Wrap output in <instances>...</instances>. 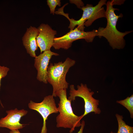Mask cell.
<instances>
[{
  "label": "cell",
  "mask_w": 133,
  "mask_h": 133,
  "mask_svg": "<svg viewBox=\"0 0 133 133\" xmlns=\"http://www.w3.org/2000/svg\"><path fill=\"white\" fill-rule=\"evenodd\" d=\"M106 5L105 18L107 20V25L104 28H99L97 30V36L100 38L102 36L105 38L113 49H122L125 45L124 36L133 31H126L124 32L119 31L116 28L117 22L118 18L122 17L123 15L122 14L119 15L116 14L115 11L118 9L113 7L114 5L112 1H107Z\"/></svg>",
  "instance_id": "obj_1"
},
{
  "label": "cell",
  "mask_w": 133,
  "mask_h": 133,
  "mask_svg": "<svg viewBox=\"0 0 133 133\" xmlns=\"http://www.w3.org/2000/svg\"><path fill=\"white\" fill-rule=\"evenodd\" d=\"M55 94L56 97H58L60 100L57 107L59 114L56 117V127L70 129V133H72L75 127L81 126L82 115L78 116L74 113L71 101L67 98L66 89L59 90Z\"/></svg>",
  "instance_id": "obj_2"
},
{
  "label": "cell",
  "mask_w": 133,
  "mask_h": 133,
  "mask_svg": "<svg viewBox=\"0 0 133 133\" xmlns=\"http://www.w3.org/2000/svg\"><path fill=\"white\" fill-rule=\"evenodd\" d=\"M106 0H101L97 4L93 6L91 4H87L85 6L82 7L81 9L83 11L81 17L78 20L70 18L68 14L65 13L64 12V8L59 9L56 12L57 15H62L66 17L69 21L70 24L68 28L70 30H73L76 26L77 28L81 31H84L85 28L91 26L96 20L102 17H105V11L102 7L104 5L106 4Z\"/></svg>",
  "instance_id": "obj_3"
},
{
  "label": "cell",
  "mask_w": 133,
  "mask_h": 133,
  "mask_svg": "<svg viewBox=\"0 0 133 133\" xmlns=\"http://www.w3.org/2000/svg\"><path fill=\"white\" fill-rule=\"evenodd\" d=\"M75 60L69 57L63 62L50 63L47 68V81L53 88L52 95L56 97L55 93L61 89H67L69 83L66 80V74L75 64Z\"/></svg>",
  "instance_id": "obj_4"
},
{
  "label": "cell",
  "mask_w": 133,
  "mask_h": 133,
  "mask_svg": "<svg viewBox=\"0 0 133 133\" xmlns=\"http://www.w3.org/2000/svg\"><path fill=\"white\" fill-rule=\"evenodd\" d=\"M77 88V89L76 90L73 85H70V96L68 99L71 101L75 100L76 97H81L83 99L84 111L82 115L83 117L92 112L96 114H100L101 111L98 107L100 101L93 97L94 92L91 91V89L88 88L85 84L81 83L80 85H78Z\"/></svg>",
  "instance_id": "obj_5"
},
{
  "label": "cell",
  "mask_w": 133,
  "mask_h": 133,
  "mask_svg": "<svg viewBox=\"0 0 133 133\" xmlns=\"http://www.w3.org/2000/svg\"><path fill=\"white\" fill-rule=\"evenodd\" d=\"M97 35V30L85 32L76 27L62 36L55 37L52 47L56 50L62 49L67 50L71 47L72 43L75 40L84 39L87 42H92Z\"/></svg>",
  "instance_id": "obj_6"
},
{
  "label": "cell",
  "mask_w": 133,
  "mask_h": 133,
  "mask_svg": "<svg viewBox=\"0 0 133 133\" xmlns=\"http://www.w3.org/2000/svg\"><path fill=\"white\" fill-rule=\"evenodd\" d=\"M54 97L49 95L45 97L40 103H36L30 100L28 104L29 108L37 111L43 119V126L40 133H47L46 121L50 114L58 113Z\"/></svg>",
  "instance_id": "obj_7"
},
{
  "label": "cell",
  "mask_w": 133,
  "mask_h": 133,
  "mask_svg": "<svg viewBox=\"0 0 133 133\" xmlns=\"http://www.w3.org/2000/svg\"><path fill=\"white\" fill-rule=\"evenodd\" d=\"M37 28L39 33L36 38V42L41 53L46 50H50L53 44L57 32L47 24L42 23Z\"/></svg>",
  "instance_id": "obj_8"
},
{
  "label": "cell",
  "mask_w": 133,
  "mask_h": 133,
  "mask_svg": "<svg viewBox=\"0 0 133 133\" xmlns=\"http://www.w3.org/2000/svg\"><path fill=\"white\" fill-rule=\"evenodd\" d=\"M59 55L57 53L48 50L35 58L34 65L37 71L36 78L38 80L45 84L48 83L47 70L50 60L53 56Z\"/></svg>",
  "instance_id": "obj_9"
},
{
  "label": "cell",
  "mask_w": 133,
  "mask_h": 133,
  "mask_svg": "<svg viewBox=\"0 0 133 133\" xmlns=\"http://www.w3.org/2000/svg\"><path fill=\"white\" fill-rule=\"evenodd\" d=\"M6 112L7 115L0 119V128H6L11 130L22 129L25 126V124L20 123V121L22 116L27 114V111L24 109L19 110L16 108Z\"/></svg>",
  "instance_id": "obj_10"
},
{
  "label": "cell",
  "mask_w": 133,
  "mask_h": 133,
  "mask_svg": "<svg viewBox=\"0 0 133 133\" xmlns=\"http://www.w3.org/2000/svg\"><path fill=\"white\" fill-rule=\"evenodd\" d=\"M39 33L37 28L30 26L27 29L22 37V43L27 52L30 56L35 58V51L38 49L36 38Z\"/></svg>",
  "instance_id": "obj_11"
},
{
  "label": "cell",
  "mask_w": 133,
  "mask_h": 133,
  "mask_svg": "<svg viewBox=\"0 0 133 133\" xmlns=\"http://www.w3.org/2000/svg\"><path fill=\"white\" fill-rule=\"evenodd\" d=\"M118 125V131L116 133H133V127L127 125L123 120L122 116L116 114ZM110 133H116L112 131Z\"/></svg>",
  "instance_id": "obj_12"
},
{
  "label": "cell",
  "mask_w": 133,
  "mask_h": 133,
  "mask_svg": "<svg viewBox=\"0 0 133 133\" xmlns=\"http://www.w3.org/2000/svg\"><path fill=\"white\" fill-rule=\"evenodd\" d=\"M116 103L120 104L125 107L129 111L130 117L133 118V95L127 97L125 99L120 100H117Z\"/></svg>",
  "instance_id": "obj_13"
},
{
  "label": "cell",
  "mask_w": 133,
  "mask_h": 133,
  "mask_svg": "<svg viewBox=\"0 0 133 133\" xmlns=\"http://www.w3.org/2000/svg\"><path fill=\"white\" fill-rule=\"evenodd\" d=\"M47 4L50 8V13L54 15L55 9L57 6H61V3L60 0H47Z\"/></svg>",
  "instance_id": "obj_14"
},
{
  "label": "cell",
  "mask_w": 133,
  "mask_h": 133,
  "mask_svg": "<svg viewBox=\"0 0 133 133\" xmlns=\"http://www.w3.org/2000/svg\"><path fill=\"white\" fill-rule=\"evenodd\" d=\"M9 70V68L7 67L1 66L0 65V89L1 85V79L5 77L7 75L8 71ZM0 102L2 106L0 100Z\"/></svg>",
  "instance_id": "obj_15"
},
{
  "label": "cell",
  "mask_w": 133,
  "mask_h": 133,
  "mask_svg": "<svg viewBox=\"0 0 133 133\" xmlns=\"http://www.w3.org/2000/svg\"><path fill=\"white\" fill-rule=\"evenodd\" d=\"M69 2L70 3L75 4L77 7L81 9L84 6V4L82 1L81 0H69Z\"/></svg>",
  "instance_id": "obj_16"
},
{
  "label": "cell",
  "mask_w": 133,
  "mask_h": 133,
  "mask_svg": "<svg viewBox=\"0 0 133 133\" xmlns=\"http://www.w3.org/2000/svg\"><path fill=\"white\" fill-rule=\"evenodd\" d=\"M124 0H112L113 5H121L124 3Z\"/></svg>",
  "instance_id": "obj_17"
},
{
  "label": "cell",
  "mask_w": 133,
  "mask_h": 133,
  "mask_svg": "<svg viewBox=\"0 0 133 133\" xmlns=\"http://www.w3.org/2000/svg\"><path fill=\"white\" fill-rule=\"evenodd\" d=\"M81 128L77 133H83V129L85 125V122L84 121V120H82L81 122Z\"/></svg>",
  "instance_id": "obj_18"
},
{
  "label": "cell",
  "mask_w": 133,
  "mask_h": 133,
  "mask_svg": "<svg viewBox=\"0 0 133 133\" xmlns=\"http://www.w3.org/2000/svg\"><path fill=\"white\" fill-rule=\"evenodd\" d=\"M9 133H21L18 130H11Z\"/></svg>",
  "instance_id": "obj_19"
}]
</instances>
